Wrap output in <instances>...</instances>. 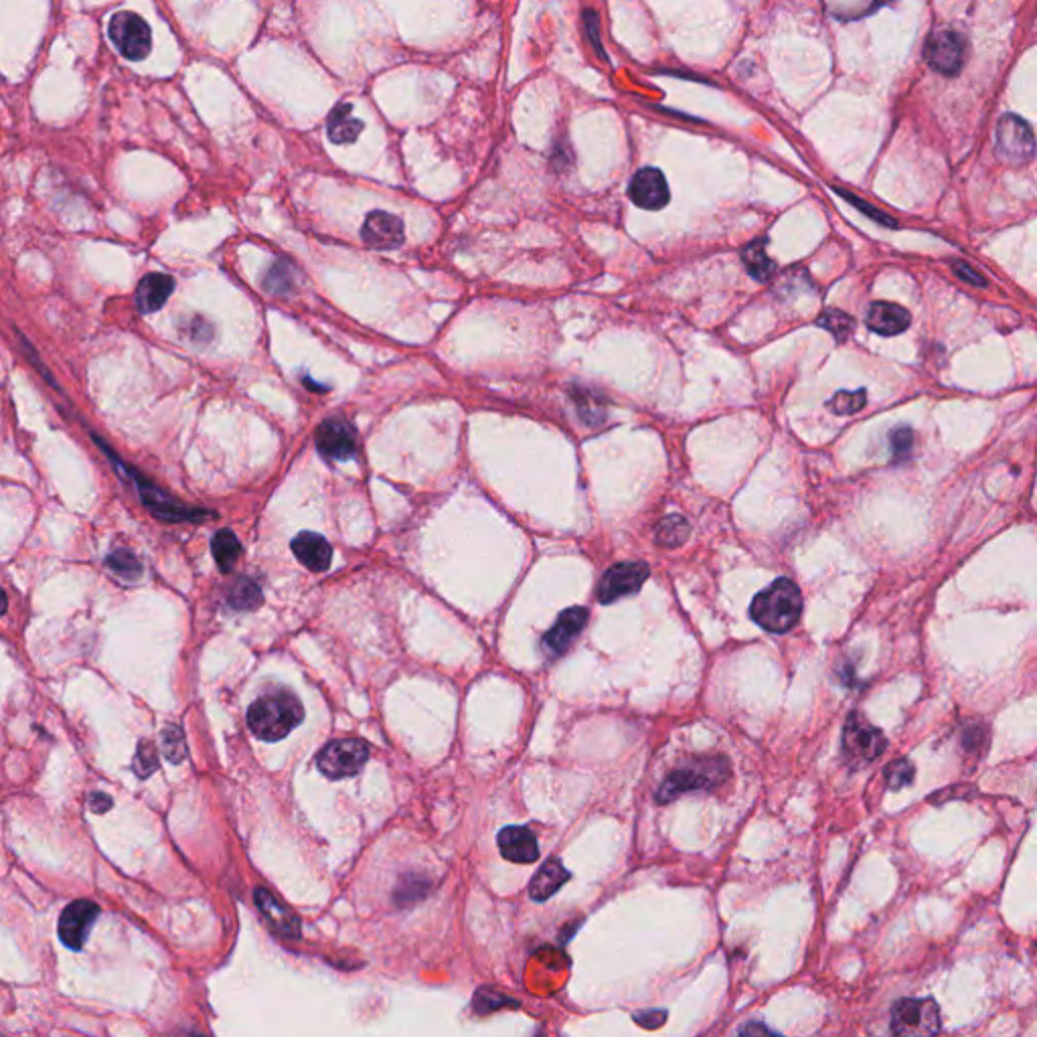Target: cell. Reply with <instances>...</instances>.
<instances>
[{
  "mask_svg": "<svg viewBox=\"0 0 1037 1037\" xmlns=\"http://www.w3.org/2000/svg\"><path fill=\"white\" fill-rule=\"evenodd\" d=\"M302 720L304 709L288 691H270L258 697L248 711L250 730L264 742H280L296 730Z\"/></svg>",
  "mask_w": 1037,
  "mask_h": 1037,
  "instance_id": "6da1fadb",
  "label": "cell"
},
{
  "mask_svg": "<svg viewBox=\"0 0 1037 1037\" xmlns=\"http://www.w3.org/2000/svg\"><path fill=\"white\" fill-rule=\"evenodd\" d=\"M752 618L764 630L784 634L796 626L803 614V596L794 582L780 578L760 592L750 608Z\"/></svg>",
  "mask_w": 1037,
  "mask_h": 1037,
  "instance_id": "7a4b0ae2",
  "label": "cell"
},
{
  "mask_svg": "<svg viewBox=\"0 0 1037 1037\" xmlns=\"http://www.w3.org/2000/svg\"><path fill=\"white\" fill-rule=\"evenodd\" d=\"M730 776V762L724 756H697L671 772L657 792L659 803H671L677 796L693 790H713Z\"/></svg>",
  "mask_w": 1037,
  "mask_h": 1037,
  "instance_id": "3957f363",
  "label": "cell"
},
{
  "mask_svg": "<svg viewBox=\"0 0 1037 1037\" xmlns=\"http://www.w3.org/2000/svg\"><path fill=\"white\" fill-rule=\"evenodd\" d=\"M940 1027V1009L932 997H906L892 1007V1037H936Z\"/></svg>",
  "mask_w": 1037,
  "mask_h": 1037,
  "instance_id": "277c9868",
  "label": "cell"
},
{
  "mask_svg": "<svg viewBox=\"0 0 1037 1037\" xmlns=\"http://www.w3.org/2000/svg\"><path fill=\"white\" fill-rule=\"evenodd\" d=\"M995 152L999 156V161L1005 165H1011V167L1027 165L1035 152V140H1033L1031 126L1015 114H1005L997 126Z\"/></svg>",
  "mask_w": 1037,
  "mask_h": 1037,
  "instance_id": "5b68a950",
  "label": "cell"
},
{
  "mask_svg": "<svg viewBox=\"0 0 1037 1037\" xmlns=\"http://www.w3.org/2000/svg\"><path fill=\"white\" fill-rule=\"evenodd\" d=\"M369 758L367 746L357 738L335 740L316 756V768L331 780L355 776Z\"/></svg>",
  "mask_w": 1037,
  "mask_h": 1037,
  "instance_id": "8992f818",
  "label": "cell"
},
{
  "mask_svg": "<svg viewBox=\"0 0 1037 1037\" xmlns=\"http://www.w3.org/2000/svg\"><path fill=\"white\" fill-rule=\"evenodd\" d=\"M108 33H110L112 43L118 47V51L130 61H140L150 53V47H152L150 27L136 13L122 11V13L114 15L108 25Z\"/></svg>",
  "mask_w": 1037,
  "mask_h": 1037,
  "instance_id": "52a82bcc",
  "label": "cell"
},
{
  "mask_svg": "<svg viewBox=\"0 0 1037 1037\" xmlns=\"http://www.w3.org/2000/svg\"><path fill=\"white\" fill-rule=\"evenodd\" d=\"M967 41L961 33L952 29L936 31L928 37L924 57L928 65L942 75H956L965 63Z\"/></svg>",
  "mask_w": 1037,
  "mask_h": 1037,
  "instance_id": "ba28073f",
  "label": "cell"
},
{
  "mask_svg": "<svg viewBox=\"0 0 1037 1037\" xmlns=\"http://www.w3.org/2000/svg\"><path fill=\"white\" fill-rule=\"evenodd\" d=\"M649 566L645 562H622L612 566L598 584V600L612 604L624 596H632L649 580Z\"/></svg>",
  "mask_w": 1037,
  "mask_h": 1037,
  "instance_id": "9c48e42d",
  "label": "cell"
},
{
  "mask_svg": "<svg viewBox=\"0 0 1037 1037\" xmlns=\"http://www.w3.org/2000/svg\"><path fill=\"white\" fill-rule=\"evenodd\" d=\"M843 748L851 758L859 762H871L884 754L888 740L882 730L869 726L861 715L851 713L843 730Z\"/></svg>",
  "mask_w": 1037,
  "mask_h": 1037,
  "instance_id": "30bf717a",
  "label": "cell"
},
{
  "mask_svg": "<svg viewBox=\"0 0 1037 1037\" xmlns=\"http://www.w3.org/2000/svg\"><path fill=\"white\" fill-rule=\"evenodd\" d=\"M100 914V908L90 900L71 902L59 916V938L71 950H82L88 934Z\"/></svg>",
  "mask_w": 1037,
  "mask_h": 1037,
  "instance_id": "8fae6325",
  "label": "cell"
},
{
  "mask_svg": "<svg viewBox=\"0 0 1037 1037\" xmlns=\"http://www.w3.org/2000/svg\"><path fill=\"white\" fill-rule=\"evenodd\" d=\"M628 197L636 207L647 211H661L669 203L671 191L665 175L655 167H647L632 177Z\"/></svg>",
  "mask_w": 1037,
  "mask_h": 1037,
  "instance_id": "7c38bea8",
  "label": "cell"
},
{
  "mask_svg": "<svg viewBox=\"0 0 1037 1037\" xmlns=\"http://www.w3.org/2000/svg\"><path fill=\"white\" fill-rule=\"evenodd\" d=\"M363 242L373 250H395L404 244V223L387 211H371L361 227Z\"/></svg>",
  "mask_w": 1037,
  "mask_h": 1037,
  "instance_id": "4fadbf2b",
  "label": "cell"
},
{
  "mask_svg": "<svg viewBox=\"0 0 1037 1037\" xmlns=\"http://www.w3.org/2000/svg\"><path fill=\"white\" fill-rule=\"evenodd\" d=\"M316 448L329 460H349L357 448V434L345 420H327L316 430Z\"/></svg>",
  "mask_w": 1037,
  "mask_h": 1037,
  "instance_id": "5bb4252c",
  "label": "cell"
},
{
  "mask_svg": "<svg viewBox=\"0 0 1037 1037\" xmlns=\"http://www.w3.org/2000/svg\"><path fill=\"white\" fill-rule=\"evenodd\" d=\"M588 622V610L582 608V606H572L568 610H564L560 614V618L555 620L553 628L543 636V647L549 655L553 657H560L564 655L570 645L574 643V638L584 630Z\"/></svg>",
  "mask_w": 1037,
  "mask_h": 1037,
  "instance_id": "9a60e30c",
  "label": "cell"
},
{
  "mask_svg": "<svg viewBox=\"0 0 1037 1037\" xmlns=\"http://www.w3.org/2000/svg\"><path fill=\"white\" fill-rule=\"evenodd\" d=\"M254 900L272 930H276L280 936H286L290 940H298L302 936L300 918L286 904H282L270 890L258 888L254 894Z\"/></svg>",
  "mask_w": 1037,
  "mask_h": 1037,
  "instance_id": "2e32d148",
  "label": "cell"
},
{
  "mask_svg": "<svg viewBox=\"0 0 1037 1037\" xmlns=\"http://www.w3.org/2000/svg\"><path fill=\"white\" fill-rule=\"evenodd\" d=\"M912 316L910 312L894 302H873L865 314V323L869 331L882 337H896L908 331Z\"/></svg>",
  "mask_w": 1037,
  "mask_h": 1037,
  "instance_id": "e0dca14e",
  "label": "cell"
},
{
  "mask_svg": "<svg viewBox=\"0 0 1037 1037\" xmlns=\"http://www.w3.org/2000/svg\"><path fill=\"white\" fill-rule=\"evenodd\" d=\"M292 551L296 560L310 572H327L333 560L331 543L318 533L304 531L292 539Z\"/></svg>",
  "mask_w": 1037,
  "mask_h": 1037,
  "instance_id": "ac0fdd59",
  "label": "cell"
},
{
  "mask_svg": "<svg viewBox=\"0 0 1037 1037\" xmlns=\"http://www.w3.org/2000/svg\"><path fill=\"white\" fill-rule=\"evenodd\" d=\"M138 485H140L138 489H140L142 501L150 507V511L156 517H161L165 521H201L207 517V513L201 509H189V507H183L181 503H175L163 491H158L150 483L140 481Z\"/></svg>",
  "mask_w": 1037,
  "mask_h": 1037,
  "instance_id": "d6986e66",
  "label": "cell"
},
{
  "mask_svg": "<svg viewBox=\"0 0 1037 1037\" xmlns=\"http://www.w3.org/2000/svg\"><path fill=\"white\" fill-rule=\"evenodd\" d=\"M499 849L513 863H533L539 859V845L527 827H505L499 837Z\"/></svg>",
  "mask_w": 1037,
  "mask_h": 1037,
  "instance_id": "ffe728a7",
  "label": "cell"
},
{
  "mask_svg": "<svg viewBox=\"0 0 1037 1037\" xmlns=\"http://www.w3.org/2000/svg\"><path fill=\"white\" fill-rule=\"evenodd\" d=\"M175 290V280L167 274H148L136 288V304L144 314L161 310Z\"/></svg>",
  "mask_w": 1037,
  "mask_h": 1037,
  "instance_id": "44dd1931",
  "label": "cell"
},
{
  "mask_svg": "<svg viewBox=\"0 0 1037 1037\" xmlns=\"http://www.w3.org/2000/svg\"><path fill=\"white\" fill-rule=\"evenodd\" d=\"M568 880H570V871L562 865V861L560 859H549L533 875V880L529 884V896L535 902H545L555 892H560V888Z\"/></svg>",
  "mask_w": 1037,
  "mask_h": 1037,
  "instance_id": "7402d4cb",
  "label": "cell"
},
{
  "mask_svg": "<svg viewBox=\"0 0 1037 1037\" xmlns=\"http://www.w3.org/2000/svg\"><path fill=\"white\" fill-rule=\"evenodd\" d=\"M327 130H329V138L335 144H349V142L357 140V136L363 130V124L353 116L351 104H339L329 114Z\"/></svg>",
  "mask_w": 1037,
  "mask_h": 1037,
  "instance_id": "603a6c76",
  "label": "cell"
},
{
  "mask_svg": "<svg viewBox=\"0 0 1037 1037\" xmlns=\"http://www.w3.org/2000/svg\"><path fill=\"white\" fill-rule=\"evenodd\" d=\"M766 244H768V239H754V242L748 244L744 248V252H742V260H744L746 270L758 282L770 280L774 276V272H776V264L766 254Z\"/></svg>",
  "mask_w": 1037,
  "mask_h": 1037,
  "instance_id": "cb8c5ba5",
  "label": "cell"
},
{
  "mask_svg": "<svg viewBox=\"0 0 1037 1037\" xmlns=\"http://www.w3.org/2000/svg\"><path fill=\"white\" fill-rule=\"evenodd\" d=\"M211 551H213V557H215L219 570L223 574H229L237 562L239 553H242V545H239L237 537L229 529H223L213 537Z\"/></svg>",
  "mask_w": 1037,
  "mask_h": 1037,
  "instance_id": "d4e9b609",
  "label": "cell"
},
{
  "mask_svg": "<svg viewBox=\"0 0 1037 1037\" xmlns=\"http://www.w3.org/2000/svg\"><path fill=\"white\" fill-rule=\"evenodd\" d=\"M689 533H691V527H689V523H687L685 517H681V515H669V517H665V519L659 523L655 537H657V543H659L661 547L675 549V547H681V545L687 541Z\"/></svg>",
  "mask_w": 1037,
  "mask_h": 1037,
  "instance_id": "484cf974",
  "label": "cell"
},
{
  "mask_svg": "<svg viewBox=\"0 0 1037 1037\" xmlns=\"http://www.w3.org/2000/svg\"><path fill=\"white\" fill-rule=\"evenodd\" d=\"M233 610H256L262 604L260 586L250 578H239L227 598Z\"/></svg>",
  "mask_w": 1037,
  "mask_h": 1037,
  "instance_id": "4316f807",
  "label": "cell"
},
{
  "mask_svg": "<svg viewBox=\"0 0 1037 1037\" xmlns=\"http://www.w3.org/2000/svg\"><path fill=\"white\" fill-rule=\"evenodd\" d=\"M825 9L837 21H855V19H863L869 13L877 11L880 9V5L865 3V0H845V3H831Z\"/></svg>",
  "mask_w": 1037,
  "mask_h": 1037,
  "instance_id": "83f0119b",
  "label": "cell"
},
{
  "mask_svg": "<svg viewBox=\"0 0 1037 1037\" xmlns=\"http://www.w3.org/2000/svg\"><path fill=\"white\" fill-rule=\"evenodd\" d=\"M108 568L124 578V580H138L142 574V564L136 560V555L128 549H116L108 555Z\"/></svg>",
  "mask_w": 1037,
  "mask_h": 1037,
  "instance_id": "f1b7e54d",
  "label": "cell"
},
{
  "mask_svg": "<svg viewBox=\"0 0 1037 1037\" xmlns=\"http://www.w3.org/2000/svg\"><path fill=\"white\" fill-rule=\"evenodd\" d=\"M817 325H819L821 329H827L829 333H833V335L837 337V341H845V339L851 335L853 327H855V323H853V318H851V316H847L845 312L835 310V308L825 310V312L817 318Z\"/></svg>",
  "mask_w": 1037,
  "mask_h": 1037,
  "instance_id": "f546056e",
  "label": "cell"
},
{
  "mask_svg": "<svg viewBox=\"0 0 1037 1037\" xmlns=\"http://www.w3.org/2000/svg\"><path fill=\"white\" fill-rule=\"evenodd\" d=\"M865 402H867V393L863 389L839 391L833 395V400L827 404V408L837 416H851V414L863 410Z\"/></svg>",
  "mask_w": 1037,
  "mask_h": 1037,
  "instance_id": "4dcf8cb0",
  "label": "cell"
},
{
  "mask_svg": "<svg viewBox=\"0 0 1037 1037\" xmlns=\"http://www.w3.org/2000/svg\"><path fill=\"white\" fill-rule=\"evenodd\" d=\"M163 754L173 764H181L187 758V742L179 726L169 724L163 730Z\"/></svg>",
  "mask_w": 1037,
  "mask_h": 1037,
  "instance_id": "1f68e13d",
  "label": "cell"
},
{
  "mask_svg": "<svg viewBox=\"0 0 1037 1037\" xmlns=\"http://www.w3.org/2000/svg\"><path fill=\"white\" fill-rule=\"evenodd\" d=\"M158 764H161V758H158L156 746L150 740H142L138 744V750H136V756H134V772H136V776L146 778V776L154 774L158 770Z\"/></svg>",
  "mask_w": 1037,
  "mask_h": 1037,
  "instance_id": "d6a6232c",
  "label": "cell"
},
{
  "mask_svg": "<svg viewBox=\"0 0 1037 1037\" xmlns=\"http://www.w3.org/2000/svg\"><path fill=\"white\" fill-rule=\"evenodd\" d=\"M835 193H837L839 197H843V199H845L847 203H851V205H853L855 209H859V211H861L863 215L871 217L873 221H877V223H882V225H886V227H892V229H896V227H898V221H896L894 217H888V215H886L884 211H880V209H875V207H871L869 203H865L863 199L855 197L853 193H849V191H843V189H835Z\"/></svg>",
  "mask_w": 1037,
  "mask_h": 1037,
  "instance_id": "836d02e7",
  "label": "cell"
},
{
  "mask_svg": "<svg viewBox=\"0 0 1037 1037\" xmlns=\"http://www.w3.org/2000/svg\"><path fill=\"white\" fill-rule=\"evenodd\" d=\"M886 778H888V786L892 790H900L904 786H908L912 780H914V766L910 760L906 758H900L896 762H892L886 770Z\"/></svg>",
  "mask_w": 1037,
  "mask_h": 1037,
  "instance_id": "e575fe53",
  "label": "cell"
},
{
  "mask_svg": "<svg viewBox=\"0 0 1037 1037\" xmlns=\"http://www.w3.org/2000/svg\"><path fill=\"white\" fill-rule=\"evenodd\" d=\"M890 444H892V452H894V458L896 462H902L910 456L912 452V446H914V432L906 426H900L896 428L892 434H890Z\"/></svg>",
  "mask_w": 1037,
  "mask_h": 1037,
  "instance_id": "d590c367",
  "label": "cell"
},
{
  "mask_svg": "<svg viewBox=\"0 0 1037 1037\" xmlns=\"http://www.w3.org/2000/svg\"><path fill=\"white\" fill-rule=\"evenodd\" d=\"M509 1005H511V999L503 997L501 993H497L493 989L478 991L476 997H474V1009L478 1013H489V1011H495V1009H501V1007H509Z\"/></svg>",
  "mask_w": 1037,
  "mask_h": 1037,
  "instance_id": "8d00e7d4",
  "label": "cell"
},
{
  "mask_svg": "<svg viewBox=\"0 0 1037 1037\" xmlns=\"http://www.w3.org/2000/svg\"><path fill=\"white\" fill-rule=\"evenodd\" d=\"M274 280H278V284L274 286V294H282V292L290 290V282H292V276L288 274L286 266H276L274 270H270V276L266 278V284H272Z\"/></svg>",
  "mask_w": 1037,
  "mask_h": 1037,
  "instance_id": "74e56055",
  "label": "cell"
},
{
  "mask_svg": "<svg viewBox=\"0 0 1037 1037\" xmlns=\"http://www.w3.org/2000/svg\"><path fill=\"white\" fill-rule=\"evenodd\" d=\"M738 1037H782V1035L760 1021H752L740 1029Z\"/></svg>",
  "mask_w": 1037,
  "mask_h": 1037,
  "instance_id": "f35d334b",
  "label": "cell"
},
{
  "mask_svg": "<svg viewBox=\"0 0 1037 1037\" xmlns=\"http://www.w3.org/2000/svg\"><path fill=\"white\" fill-rule=\"evenodd\" d=\"M954 274L959 276L961 280L973 284V286H985V284H987L985 278H981V274L975 272V270H973L969 264H965V262H956V264H954Z\"/></svg>",
  "mask_w": 1037,
  "mask_h": 1037,
  "instance_id": "ab89813d",
  "label": "cell"
},
{
  "mask_svg": "<svg viewBox=\"0 0 1037 1037\" xmlns=\"http://www.w3.org/2000/svg\"><path fill=\"white\" fill-rule=\"evenodd\" d=\"M634 1019L649 1029H657L659 1025L665 1023L667 1013L665 1011H645V1013H634Z\"/></svg>",
  "mask_w": 1037,
  "mask_h": 1037,
  "instance_id": "60d3db41",
  "label": "cell"
},
{
  "mask_svg": "<svg viewBox=\"0 0 1037 1037\" xmlns=\"http://www.w3.org/2000/svg\"><path fill=\"white\" fill-rule=\"evenodd\" d=\"M90 809H92L94 813H106V811L112 809V799H110L108 794H104V792H94V794L90 796Z\"/></svg>",
  "mask_w": 1037,
  "mask_h": 1037,
  "instance_id": "b9f144b4",
  "label": "cell"
},
{
  "mask_svg": "<svg viewBox=\"0 0 1037 1037\" xmlns=\"http://www.w3.org/2000/svg\"><path fill=\"white\" fill-rule=\"evenodd\" d=\"M586 25H588V31H590V39H594V47H596V51H598L600 55H604V53H602V43L598 41V19H596V15L590 13V11L586 13Z\"/></svg>",
  "mask_w": 1037,
  "mask_h": 1037,
  "instance_id": "7bdbcfd3",
  "label": "cell"
},
{
  "mask_svg": "<svg viewBox=\"0 0 1037 1037\" xmlns=\"http://www.w3.org/2000/svg\"><path fill=\"white\" fill-rule=\"evenodd\" d=\"M7 604H9L7 594L3 592V588H0V614H5V612H7Z\"/></svg>",
  "mask_w": 1037,
  "mask_h": 1037,
  "instance_id": "ee69618b",
  "label": "cell"
},
{
  "mask_svg": "<svg viewBox=\"0 0 1037 1037\" xmlns=\"http://www.w3.org/2000/svg\"><path fill=\"white\" fill-rule=\"evenodd\" d=\"M187 1037H203V1035H187Z\"/></svg>",
  "mask_w": 1037,
  "mask_h": 1037,
  "instance_id": "f6af8a7d",
  "label": "cell"
},
{
  "mask_svg": "<svg viewBox=\"0 0 1037 1037\" xmlns=\"http://www.w3.org/2000/svg\"><path fill=\"white\" fill-rule=\"evenodd\" d=\"M0 1037H3V1035H0Z\"/></svg>",
  "mask_w": 1037,
  "mask_h": 1037,
  "instance_id": "bcb514c9",
  "label": "cell"
}]
</instances>
